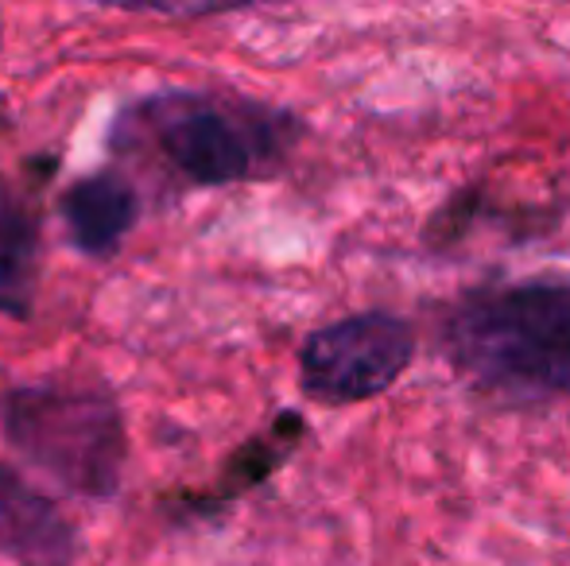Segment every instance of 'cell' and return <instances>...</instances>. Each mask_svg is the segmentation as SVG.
<instances>
[{
	"mask_svg": "<svg viewBox=\"0 0 570 566\" xmlns=\"http://www.w3.org/2000/svg\"><path fill=\"white\" fill-rule=\"evenodd\" d=\"M443 349L478 393L509 404L570 400V284H501L446 310Z\"/></svg>",
	"mask_w": 570,
	"mask_h": 566,
	"instance_id": "obj_1",
	"label": "cell"
},
{
	"mask_svg": "<svg viewBox=\"0 0 570 566\" xmlns=\"http://www.w3.org/2000/svg\"><path fill=\"white\" fill-rule=\"evenodd\" d=\"M125 125L190 187L261 179L284 163L299 140V121L284 109L206 90L151 93Z\"/></svg>",
	"mask_w": 570,
	"mask_h": 566,
	"instance_id": "obj_2",
	"label": "cell"
},
{
	"mask_svg": "<svg viewBox=\"0 0 570 566\" xmlns=\"http://www.w3.org/2000/svg\"><path fill=\"white\" fill-rule=\"evenodd\" d=\"M59 218L70 245L86 257H109L140 221V195L114 171L86 175L59 198Z\"/></svg>",
	"mask_w": 570,
	"mask_h": 566,
	"instance_id": "obj_5",
	"label": "cell"
},
{
	"mask_svg": "<svg viewBox=\"0 0 570 566\" xmlns=\"http://www.w3.org/2000/svg\"><path fill=\"white\" fill-rule=\"evenodd\" d=\"M0 427L28 466L75 497L109 500L117 493L128 435L114 396L70 380L20 385L0 400Z\"/></svg>",
	"mask_w": 570,
	"mask_h": 566,
	"instance_id": "obj_3",
	"label": "cell"
},
{
	"mask_svg": "<svg viewBox=\"0 0 570 566\" xmlns=\"http://www.w3.org/2000/svg\"><path fill=\"white\" fill-rule=\"evenodd\" d=\"M39 287V218L0 175V315L28 318Z\"/></svg>",
	"mask_w": 570,
	"mask_h": 566,
	"instance_id": "obj_7",
	"label": "cell"
},
{
	"mask_svg": "<svg viewBox=\"0 0 570 566\" xmlns=\"http://www.w3.org/2000/svg\"><path fill=\"white\" fill-rule=\"evenodd\" d=\"M415 357V330L392 310H361L315 330L299 349V385L318 404H361L389 393Z\"/></svg>",
	"mask_w": 570,
	"mask_h": 566,
	"instance_id": "obj_4",
	"label": "cell"
},
{
	"mask_svg": "<svg viewBox=\"0 0 570 566\" xmlns=\"http://www.w3.org/2000/svg\"><path fill=\"white\" fill-rule=\"evenodd\" d=\"M0 552L28 566H67L75 552V536L59 508L8 466H0Z\"/></svg>",
	"mask_w": 570,
	"mask_h": 566,
	"instance_id": "obj_6",
	"label": "cell"
}]
</instances>
